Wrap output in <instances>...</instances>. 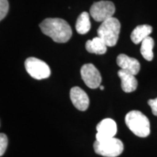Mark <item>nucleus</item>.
I'll use <instances>...</instances> for the list:
<instances>
[{
    "instance_id": "1",
    "label": "nucleus",
    "mask_w": 157,
    "mask_h": 157,
    "mask_svg": "<svg viewBox=\"0 0 157 157\" xmlns=\"http://www.w3.org/2000/svg\"><path fill=\"white\" fill-rule=\"evenodd\" d=\"M42 33L58 43L67 42L72 36L70 25L61 18H47L39 24Z\"/></svg>"
},
{
    "instance_id": "2",
    "label": "nucleus",
    "mask_w": 157,
    "mask_h": 157,
    "mask_svg": "<svg viewBox=\"0 0 157 157\" xmlns=\"http://www.w3.org/2000/svg\"><path fill=\"white\" fill-rule=\"evenodd\" d=\"M127 127L135 135L146 137L150 134V121L146 115L139 111H131L125 117Z\"/></svg>"
},
{
    "instance_id": "3",
    "label": "nucleus",
    "mask_w": 157,
    "mask_h": 157,
    "mask_svg": "<svg viewBox=\"0 0 157 157\" xmlns=\"http://www.w3.org/2000/svg\"><path fill=\"white\" fill-rule=\"evenodd\" d=\"M120 29L119 20L112 17L101 23L98 29V36L103 39L108 47H113L119 39Z\"/></svg>"
},
{
    "instance_id": "4",
    "label": "nucleus",
    "mask_w": 157,
    "mask_h": 157,
    "mask_svg": "<svg viewBox=\"0 0 157 157\" xmlns=\"http://www.w3.org/2000/svg\"><path fill=\"white\" fill-rule=\"evenodd\" d=\"M93 147L96 154L105 157H117L124 151L123 143L115 137L102 141L95 140Z\"/></svg>"
},
{
    "instance_id": "5",
    "label": "nucleus",
    "mask_w": 157,
    "mask_h": 157,
    "mask_svg": "<svg viewBox=\"0 0 157 157\" xmlns=\"http://www.w3.org/2000/svg\"><path fill=\"white\" fill-rule=\"evenodd\" d=\"M25 68L31 77L37 80L50 77L51 71L49 66L42 60L30 57L25 61Z\"/></svg>"
},
{
    "instance_id": "6",
    "label": "nucleus",
    "mask_w": 157,
    "mask_h": 157,
    "mask_svg": "<svg viewBox=\"0 0 157 157\" xmlns=\"http://www.w3.org/2000/svg\"><path fill=\"white\" fill-rule=\"evenodd\" d=\"M115 5L112 2L100 1L93 4L90 10L91 17L97 22L103 21L111 18L115 13Z\"/></svg>"
},
{
    "instance_id": "7",
    "label": "nucleus",
    "mask_w": 157,
    "mask_h": 157,
    "mask_svg": "<svg viewBox=\"0 0 157 157\" xmlns=\"http://www.w3.org/2000/svg\"><path fill=\"white\" fill-rule=\"evenodd\" d=\"M81 76L86 85L91 89L101 86L102 77L98 68L92 63L84 64L81 68Z\"/></svg>"
},
{
    "instance_id": "8",
    "label": "nucleus",
    "mask_w": 157,
    "mask_h": 157,
    "mask_svg": "<svg viewBox=\"0 0 157 157\" xmlns=\"http://www.w3.org/2000/svg\"><path fill=\"white\" fill-rule=\"evenodd\" d=\"M96 140L102 141L114 137L117 132V124L113 119H105L96 127Z\"/></svg>"
},
{
    "instance_id": "9",
    "label": "nucleus",
    "mask_w": 157,
    "mask_h": 157,
    "mask_svg": "<svg viewBox=\"0 0 157 157\" xmlns=\"http://www.w3.org/2000/svg\"><path fill=\"white\" fill-rule=\"evenodd\" d=\"M70 98L73 105L79 111H84L89 107V97L87 93L80 87H72L70 91Z\"/></svg>"
},
{
    "instance_id": "10",
    "label": "nucleus",
    "mask_w": 157,
    "mask_h": 157,
    "mask_svg": "<svg viewBox=\"0 0 157 157\" xmlns=\"http://www.w3.org/2000/svg\"><path fill=\"white\" fill-rule=\"evenodd\" d=\"M117 63L121 69L130 72L135 76L140 71V64L138 60L134 58H130L125 54H120L118 56Z\"/></svg>"
},
{
    "instance_id": "11",
    "label": "nucleus",
    "mask_w": 157,
    "mask_h": 157,
    "mask_svg": "<svg viewBox=\"0 0 157 157\" xmlns=\"http://www.w3.org/2000/svg\"><path fill=\"white\" fill-rule=\"evenodd\" d=\"M118 76L121 79V89L125 93H132L137 87V80L134 74L127 71L120 69L118 71Z\"/></svg>"
},
{
    "instance_id": "12",
    "label": "nucleus",
    "mask_w": 157,
    "mask_h": 157,
    "mask_svg": "<svg viewBox=\"0 0 157 157\" xmlns=\"http://www.w3.org/2000/svg\"><path fill=\"white\" fill-rule=\"evenodd\" d=\"M107 45L101 37L97 36L86 42V50L90 53L97 55L105 54L107 51Z\"/></svg>"
},
{
    "instance_id": "13",
    "label": "nucleus",
    "mask_w": 157,
    "mask_h": 157,
    "mask_svg": "<svg viewBox=\"0 0 157 157\" xmlns=\"http://www.w3.org/2000/svg\"><path fill=\"white\" fill-rule=\"evenodd\" d=\"M153 28L149 25H138L131 33V40L135 44H139V43L142 42L147 37L150 36L149 35L151 34Z\"/></svg>"
},
{
    "instance_id": "14",
    "label": "nucleus",
    "mask_w": 157,
    "mask_h": 157,
    "mask_svg": "<svg viewBox=\"0 0 157 157\" xmlns=\"http://www.w3.org/2000/svg\"><path fill=\"white\" fill-rule=\"evenodd\" d=\"M91 29L90 15L87 12H83L76 20V30L79 34H87Z\"/></svg>"
},
{
    "instance_id": "15",
    "label": "nucleus",
    "mask_w": 157,
    "mask_h": 157,
    "mask_svg": "<svg viewBox=\"0 0 157 157\" xmlns=\"http://www.w3.org/2000/svg\"><path fill=\"white\" fill-rule=\"evenodd\" d=\"M154 47V41L151 36L147 37L141 42L140 52L143 58L146 60L151 61L154 58L153 49Z\"/></svg>"
},
{
    "instance_id": "16",
    "label": "nucleus",
    "mask_w": 157,
    "mask_h": 157,
    "mask_svg": "<svg viewBox=\"0 0 157 157\" xmlns=\"http://www.w3.org/2000/svg\"><path fill=\"white\" fill-rule=\"evenodd\" d=\"M9 11V2L7 0H0V20H2Z\"/></svg>"
},
{
    "instance_id": "17",
    "label": "nucleus",
    "mask_w": 157,
    "mask_h": 157,
    "mask_svg": "<svg viewBox=\"0 0 157 157\" xmlns=\"http://www.w3.org/2000/svg\"><path fill=\"white\" fill-rule=\"evenodd\" d=\"M7 144H8V139L6 135L1 133L0 135V156H2L5 154L6 149H7Z\"/></svg>"
},
{
    "instance_id": "18",
    "label": "nucleus",
    "mask_w": 157,
    "mask_h": 157,
    "mask_svg": "<svg viewBox=\"0 0 157 157\" xmlns=\"http://www.w3.org/2000/svg\"><path fill=\"white\" fill-rule=\"evenodd\" d=\"M148 105L151 108L153 114L157 117V98L155 99H151L148 101Z\"/></svg>"
},
{
    "instance_id": "19",
    "label": "nucleus",
    "mask_w": 157,
    "mask_h": 157,
    "mask_svg": "<svg viewBox=\"0 0 157 157\" xmlns=\"http://www.w3.org/2000/svg\"><path fill=\"white\" fill-rule=\"evenodd\" d=\"M100 89H101V90H104V87H103V86H100Z\"/></svg>"
}]
</instances>
